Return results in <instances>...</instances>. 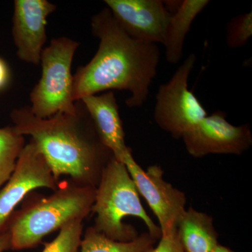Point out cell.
<instances>
[{
	"label": "cell",
	"instance_id": "22",
	"mask_svg": "<svg viewBox=\"0 0 252 252\" xmlns=\"http://www.w3.org/2000/svg\"><path fill=\"white\" fill-rule=\"evenodd\" d=\"M233 252V250H230V249L228 248H226V247L223 246V245H220L219 244L218 246L217 247V248L215 249V252Z\"/></svg>",
	"mask_w": 252,
	"mask_h": 252
},
{
	"label": "cell",
	"instance_id": "3",
	"mask_svg": "<svg viewBox=\"0 0 252 252\" xmlns=\"http://www.w3.org/2000/svg\"><path fill=\"white\" fill-rule=\"evenodd\" d=\"M95 189L69 179L59 182L51 195H35L28 199L20 210L13 212L6 223L11 234V250L35 248L44 237L69 222L84 220L91 212Z\"/></svg>",
	"mask_w": 252,
	"mask_h": 252
},
{
	"label": "cell",
	"instance_id": "16",
	"mask_svg": "<svg viewBox=\"0 0 252 252\" xmlns=\"http://www.w3.org/2000/svg\"><path fill=\"white\" fill-rule=\"evenodd\" d=\"M25 136L14 126L0 127V189L9 180L25 146Z\"/></svg>",
	"mask_w": 252,
	"mask_h": 252
},
{
	"label": "cell",
	"instance_id": "11",
	"mask_svg": "<svg viewBox=\"0 0 252 252\" xmlns=\"http://www.w3.org/2000/svg\"><path fill=\"white\" fill-rule=\"evenodd\" d=\"M12 36L21 61L40 64L45 44L47 18L57 7L48 0H15Z\"/></svg>",
	"mask_w": 252,
	"mask_h": 252
},
{
	"label": "cell",
	"instance_id": "8",
	"mask_svg": "<svg viewBox=\"0 0 252 252\" xmlns=\"http://www.w3.org/2000/svg\"><path fill=\"white\" fill-rule=\"evenodd\" d=\"M182 138L187 152L198 158L209 154L241 155L252 145L250 125H232L220 110L204 118Z\"/></svg>",
	"mask_w": 252,
	"mask_h": 252
},
{
	"label": "cell",
	"instance_id": "18",
	"mask_svg": "<svg viewBox=\"0 0 252 252\" xmlns=\"http://www.w3.org/2000/svg\"><path fill=\"white\" fill-rule=\"evenodd\" d=\"M252 36V12L239 14L226 26V44L230 49L243 47Z\"/></svg>",
	"mask_w": 252,
	"mask_h": 252
},
{
	"label": "cell",
	"instance_id": "19",
	"mask_svg": "<svg viewBox=\"0 0 252 252\" xmlns=\"http://www.w3.org/2000/svg\"><path fill=\"white\" fill-rule=\"evenodd\" d=\"M159 240L158 245L149 252H185L181 245L177 228L163 233Z\"/></svg>",
	"mask_w": 252,
	"mask_h": 252
},
{
	"label": "cell",
	"instance_id": "7",
	"mask_svg": "<svg viewBox=\"0 0 252 252\" xmlns=\"http://www.w3.org/2000/svg\"><path fill=\"white\" fill-rule=\"evenodd\" d=\"M135 182L137 191L152 209L161 235L176 229L186 212L185 193L163 179V170L158 165L144 170L136 162L132 151L122 160Z\"/></svg>",
	"mask_w": 252,
	"mask_h": 252
},
{
	"label": "cell",
	"instance_id": "13",
	"mask_svg": "<svg viewBox=\"0 0 252 252\" xmlns=\"http://www.w3.org/2000/svg\"><path fill=\"white\" fill-rule=\"evenodd\" d=\"M177 230L185 252H214L218 246V233L213 219L193 207L186 210Z\"/></svg>",
	"mask_w": 252,
	"mask_h": 252
},
{
	"label": "cell",
	"instance_id": "17",
	"mask_svg": "<svg viewBox=\"0 0 252 252\" xmlns=\"http://www.w3.org/2000/svg\"><path fill=\"white\" fill-rule=\"evenodd\" d=\"M83 227L81 220L64 225L53 241L44 243L42 252H78L82 239Z\"/></svg>",
	"mask_w": 252,
	"mask_h": 252
},
{
	"label": "cell",
	"instance_id": "4",
	"mask_svg": "<svg viewBox=\"0 0 252 252\" xmlns=\"http://www.w3.org/2000/svg\"><path fill=\"white\" fill-rule=\"evenodd\" d=\"M91 212L95 215V230L114 241L130 242L138 237L135 227L124 223L127 217L143 220L149 234L156 240L161 237L160 227L142 206L140 194L125 164L114 157L106 165L96 187Z\"/></svg>",
	"mask_w": 252,
	"mask_h": 252
},
{
	"label": "cell",
	"instance_id": "21",
	"mask_svg": "<svg viewBox=\"0 0 252 252\" xmlns=\"http://www.w3.org/2000/svg\"><path fill=\"white\" fill-rule=\"evenodd\" d=\"M11 249V234L7 228L0 230V252H4Z\"/></svg>",
	"mask_w": 252,
	"mask_h": 252
},
{
	"label": "cell",
	"instance_id": "5",
	"mask_svg": "<svg viewBox=\"0 0 252 252\" xmlns=\"http://www.w3.org/2000/svg\"><path fill=\"white\" fill-rule=\"evenodd\" d=\"M80 43L66 36L51 40L41 55V76L30 94L29 108L35 117L47 119L59 112L73 113L72 63Z\"/></svg>",
	"mask_w": 252,
	"mask_h": 252
},
{
	"label": "cell",
	"instance_id": "15",
	"mask_svg": "<svg viewBox=\"0 0 252 252\" xmlns=\"http://www.w3.org/2000/svg\"><path fill=\"white\" fill-rule=\"evenodd\" d=\"M156 242L148 233H142L130 242L114 241L91 226L81 239L79 249L81 252H149Z\"/></svg>",
	"mask_w": 252,
	"mask_h": 252
},
{
	"label": "cell",
	"instance_id": "9",
	"mask_svg": "<svg viewBox=\"0 0 252 252\" xmlns=\"http://www.w3.org/2000/svg\"><path fill=\"white\" fill-rule=\"evenodd\" d=\"M59 182L44 156L31 140L20 154L9 180L0 189V230L6 228L16 206L28 194L40 188L54 190Z\"/></svg>",
	"mask_w": 252,
	"mask_h": 252
},
{
	"label": "cell",
	"instance_id": "1",
	"mask_svg": "<svg viewBox=\"0 0 252 252\" xmlns=\"http://www.w3.org/2000/svg\"><path fill=\"white\" fill-rule=\"evenodd\" d=\"M91 31L99 39L98 49L90 62L73 76V99L111 90L127 91L130 108L141 107L148 98L160 62L158 46L136 40L118 24L108 8L94 15Z\"/></svg>",
	"mask_w": 252,
	"mask_h": 252
},
{
	"label": "cell",
	"instance_id": "20",
	"mask_svg": "<svg viewBox=\"0 0 252 252\" xmlns=\"http://www.w3.org/2000/svg\"><path fill=\"white\" fill-rule=\"evenodd\" d=\"M11 78V73L7 63L0 58V91L8 86Z\"/></svg>",
	"mask_w": 252,
	"mask_h": 252
},
{
	"label": "cell",
	"instance_id": "14",
	"mask_svg": "<svg viewBox=\"0 0 252 252\" xmlns=\"http://www.w3.org/2000/svg\"><path fill=\"white\" fill-rule=\"evenodd\" d=\"M209 4L208 0H183L180 8L171 15L162 44L167 62L171 64L180 62L192 23Z\"/></svg>",
	"mask_w": 252,
	"mask_h": 252
},
{
	"label": "cell",
	"instance_id": "12",
	"mask_svg": "<svg viewBox=\"0 0 252 252\" xmlns=\"http://www.w3.org/2000/svg\"><path fill=\"white\" fill-rule=\"evenodd\" d=\"M94 122L99 138L112 152L114 157L122 162L132 149L126 144L125 132L117 98L112 91L100 94L86 96L81 99Z\"/></svg>",
	"mask_w": 252,
	"mask_h": 252
},
{
	"label": "cell",
	"instance_id": "6",
	"mask_svg": "<svg viewBox=\"0 0 252 252\" xmlns=\"http://www.w3.org/2000/svg\"><path fill=\"white\" fill-rule=\"evenodd\" d=\"M195 61V55H189L170 81L159 86L157 94L155 122L175 139L182 138L207 116L196 96L189 90V77Z\"/></svg>",
	"mask_w": 252,
	"mask_h": 252
},
{
	"label": "cell",
	"instance_id": "2",
	"mask_svg": "<svg viewBox=\"0 0 252 252\" xmlns=\"http://www.w3.org/2000/svg\"><path fill=\"white\" fill-rule=\"evenodd\" d=\"M10 117L18 133L31 136L58 182L69 175L81 185L97 187L114 155L102 143L81 100L73 113L40 119L25 107L13 109Z\"/></svg>",
	"mask_w": 252,
	"mask_h": 252
},
{
	"label": "cell",
	"instance_id": "10",
	"mask_svg": "<svg viewBox=\"0 0 252 252\" xmlns=\"http://www.w3.org/2000/svg\"><path fill=\"white\" fill-rule=\"evenodd\" d=\"M118 24L131 37L163 44L171 14L160 0H105Z\"/></svg>",
	"mask_w": 252,
	"mask_h": 252
}]
</instances>
